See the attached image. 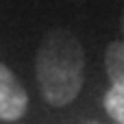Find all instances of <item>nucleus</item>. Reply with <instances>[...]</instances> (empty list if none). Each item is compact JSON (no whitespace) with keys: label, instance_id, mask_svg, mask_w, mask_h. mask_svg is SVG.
<instances>
[{"label":"nucleus","instance_id":"nucleus-1","mask_svg":"<svg viewBox=\"0 0 124 124\" xmlns=\"http://www.w3.org/2000/svg\"><path fill=\"white\" fill-rule=\"evenodd\" d=\"M35 70L44 100L52 107H65L83 89L85 50L68 31H52L37 50Z\"/></svg>","mask_w":124,"mask_h":124},{"label":"nucleus","instance_id":"nucleus-2","mask_svg":"<svg viewBox=\"0 0 124 124\" xmlns=\"http://www.w3.org/2000/svg\"><path fill=\"white\" fill-rule=\"evenodd\" d=\"M28 109V94L15 74L0 63V120L15 122Z\"/></svg>","mask_w":124,"mask_h":124},{"label":"nucleus","instance_id":"nucleus-3","mask_svg":"<svg viewBox=\"0 0 124 124\" xmlns=\"http://www.w3.org/2000/svg\"><path fill=\"white\" fill-rule=\"evenodd\" d=\"M105 68L111 85H124V39L109 44L105 52Z\"/></svg>","mask_w":124,"mask_h":124},{"label":"nucleus","instance_id":"nucleus-4","mask_svg":"<svg viewBox=\"0 0 124 124\" xmlns=\"http://www.w3.org/2000/svg\"><path fill=\"white\" fill-rule=\"evenodd\" d=\"M105 109L118 124H124V85H111L105 96Z\"/></svg>","mask_w":124,"mask_h":124},{"label":"nucleus","instance_id":"nucleus-5","mask_svg":"<svg viewBox=\"0 0 124 124\" xmlns=\"http://www.w3.org/2000/svg\"><path fill=\"white\" fill-rule=\"evenodd\" d=\"M120 26H122V33H124V11H122V22H120Z\"/></svg>","mask_w":124,"mask_h":124}]
</instances>
